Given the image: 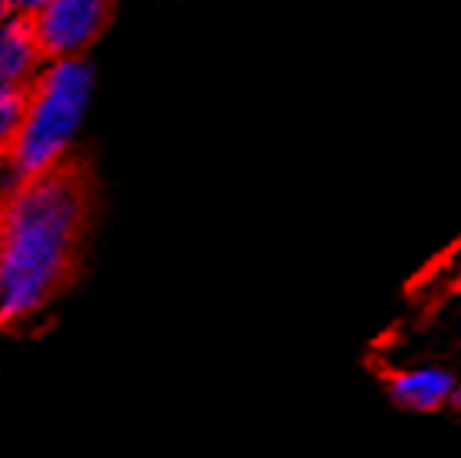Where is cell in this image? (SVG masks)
I'll list each match as a JSON object with an SVG mask.
<instances>
[{"label": "cell", "instance_id": "obj_6", "mask_svg": "<svg viewBox=\"0 0 461 458\" xmlns=\"http://www.w3.org/2000/svg\"><path fill=\"white\" fill-rule=\"evenodd\" d=\"M27 99L20 87H4L0 83V145H14V139L23 129L27 119Z\"/></svg>", "mask_w": 461, "mask_h": 458}, {"label": "cell", "instance_id": "obj_7", "mask_svg": "<svg viewBox=\"0 0 461 458\" xmlns=\"http://www.w3.org/2000/svg\"><path fill=\"white\" fill-rule=\"evenodd\" d=\"M50 0H17V7H23V10H33V14H37V10H43L47 7Z\"/></svg>", "mask_w": 461, "mask_h": 458}, {"label": "cell", "instance_id": "obj_4", "mask_svg": "<svg viewBox=\"0 0 461 458\" xmlns=\"http://www.w3.org/2000/svg\"><path fill=\"white\" fill-rule=\"evenodd\" d=\"M452 389H455L452 372L438 370V366L402 370L389 380V396H393L402 409H412V412L442 409L445 402H452Z\"/></svg>", "mask_w": 461, "mask_h": 458}, {"label": "cell", "instance_id": "obj_3", "mask_svg": "<svg viewBox=\"0 0 461 458\" xmlns=\"http://www.w3.org/2000/svg\"><path fill=\"white\" fill-rule=\"evenodd\" d=\"M106 17L109 0H50L33 17V33L43 53L73 60L99 37V30L106 27Z\"/></svg>", "mask_w": 461, "mask_h": 458}, {"label": "cell", "instance_id": "obj_9", "mask_svg": "<svg viewBox=\"0 0 461 458\" xmlns=\"http://www.w3.org/2000/svg\"><path fill=\"white\" fill-rule=\"evenodd\" d=\"M452 406H458V409H461V382H455V389H452Z\"/></svg>", "mask_w": 461, "mask_h": 458}, {"label": "cell", "instance_id": "obj_1", "mask_svg": "<svg viewBox=\"0 0 461 458\" xmlns=\"http://www.w3.org/2000/svg\"><path fill=\"white\" fill-rule=\"evenodd\" d=\"M83 228V188L73 175L27 179L0 205V316L47 304Z\"/></svg>", "mask_w": 461, "mask_h": 458}, {"label": "cell", "instance_id": "obj_2", "mask_svg": "<svg viewBox=\"0 0 461 458\" xmlns=\"http://www.w3.org/2000/svg\"><path fill=\"white\" fill-rule=\"evenodd\" d=\"M89 96H93V73L77 57L57 60L40 77L37 89L27 99L23 129L10 145L14 172L23 182L57 172L59 159L67 155L86 119Z\"/></svg>", "mask_w": 461, "mask_h": 458}, {"label": "cell", "instance_id": "obj_5", "mask_svg": "<svg viewBox=\"0 0 461 458\" xmlns=\"http://www.w3.org/2000/svg\"><path fill=\"white\" fill-rule=\"evenodd\" d=\"M40 53L43 50L37 43L33 23H23V20L0 23V83L4 87H20L37 69Z\"/></svg>", "mask_w": 461, "mask_h": 458}, {"label": "cell", "instance_id": "obj_8", "mask_svg": "<svg viewBox=\"0 0 461 458\" xmlns=\"http://www.w3.org/2000/svg\"><path fill=\"white\" fill-rule=\"evenodd\" d=\"M14 4H17V0H0V23H7V17H10V10H14Z\"/></svg>", "mask_w": 461, "mask_h": 458}]
</instances>
